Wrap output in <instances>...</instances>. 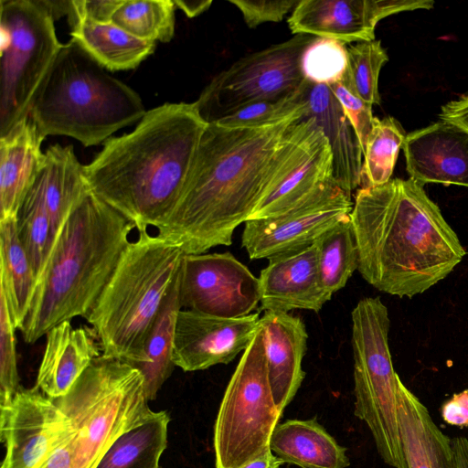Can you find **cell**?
<instances>
[{
	"label": "cell",
	"mask_w": 468,
	"mask_h": 468,
	"mask_svg": "<svg viewBox=\"0 0 468 468\" xmlns=\"http://www.w3.org/2000/svg\"><path fill=\"white\" fill-rule=\"evenodd\" d=\"M293 122L237 129L207 123L181 196L155 235L185 254L230 245L235 229L249 220L263 197Z\"/></svg>",
	"instance_id": "cell-1"
},
{
	"label": "cell",
	"mask_w": 468,
	"mask_h": 468,
	"mask_svg": "<svg viewBox=\"0 0 468 468\" xmlns=\"http://www.w3.org/2000/svg\"><path fill=\"white\" fill-rule=\"evenodd\" d=\"M350 218L359 273L399 298L426 292L466 254L438 205L411 178L358 189Z\"/></svg>",
	"instance_id": "cell-2"
},
{
	"label": "cell",
	"mask_w": 468,
	"mask_h": 468,
	"mask_svg": "<svg viewBox=\"0 0 468 468\" xmlns=\"http://www.w3.org/2000/svg\"><path fill=\"white\" fill-rule=\"evenodd\" d=\"M207 125L195 102L147 111L132 133L106 140L84 165L90 190L137 231L155 229L181 196Z\"/></svg>",
	"instance_id": "cell-3"
},
{
	"label": "cell",
	"mask_w": 468,
	"mask_h": 468,
	"mask_svg": "<svg viewBox=\"0 0 468 468\" xmlns=\"http://www.w3.org/2000/svg\"><path fill=\"white\" fill-rule=\"evenodd\" d=\"M135 226L90 190L58 229L19 329L33 344L58 324L86 318L111 279Z\"/></svg>",
	"instance_id": "cell-4"
},
{
	"label": "cell",
	"mask_w": 468,
	"mask_h": 468,
	"mask_svg": "<svg viewBox=\"0 0 468 468\" xmlns=\"http://www.w3.org/2000/svg\"><path fill=\"white\" fill-rule=\"evenodd\" d=\"M185 252L149 229L131 240L85 318L101 356L133 367L145 361L150 331L182 268Z\"/></svg>",
	"instance_id": "cell-5"
},
{
	"label": "cell",
	"mask_w": 468,
	"mask_h": 468,
	"mask_svg": "<svg viewBox=\"0 0 468 468\" xmlns=\"http://www.w3.org/2000/svg\"><path fill=\"white\" fill-rule=\"evenodd\" d=\"M145 112L137 92L70 39L62 44L39 85L29 118L44 138L65 135L92 146L140 121Z\"/></svg>",
	"instance_id": "cell-6"
},
{
	"label": "cell",
	"mask_w": 468,
	"mask_h": 468,
	"mask_svg": "<svg viewBox=\"0 0 468 468\" xmlns=\"http://www.w3.org/2000/svg\"><path fill=\"white\" fill-rule=\"evenodd\" d=\"M53 400L74 431L73 468H96L120 436L155 413L148 405L142 373L126 362L102 356L66 395Z\"/></svg>",
	"instance_id": "cell-7"
},
{
	"label": "cell",
	"mask_w": 468,
	"mask_h": 468,
	"mask_svg": "<svg viewBox=\"0 0 468 468\" xmlns=\"http://www.w3.org/2000/svg\"><path fill=\"white\" fill-rule=\"evenodd\" d=\"M354 414L368 427L381 459L407 468L398 420V390L388 346L390 320L379 297H365L353 309Z\"/></svg>",
	"instance_id": "cell-8"
},
{
	"label": "cell",
	"mask_w": 468,
	"mask_h": 468,
	"mask_svg": "<svg viewBox=\"0 0 468 468\" xmlns=\"http://www.w3.org/2000/svg\"><path fill=\"white\" fill-rule=\"evenodd\" d=\"M47 0H1L0 137L29 117L62 44Z\"/></svg>",
	"instance_id": "cell-9"
},
{
	"label": "cell",
	"mask_w": 468,
	"mask_h": 468,
	"mask_svg": "<svg viewBox=\"0 0 468 468\" xmlns=\"http://www.w3.org/2000/svg\"><path fill=\"white\" fill-rule=\"evenodd\" d=\"M273 399L259 325L243 352L221 400L214 425L216 468H243L271 451L282 415Z\"/></svg>",
	"instance_id": "cell-10"
},
{
	"label": "cell",
	"mask_w": 468,
	"mask_h": 468,
	"mask_svg": "<svg viewBox=\"0 0 468 468\" xmlns=\"http://www.w3.org/2000/svg\"><path fill=\"white\" fill-rule=\"evenodd\" d=\"M316 37L298 34L234 62L215 76L195 101L201 117L211 123L249 104L295 93L305 80L302 55Z\"/></svg>",
	"instance_id": "cell-11"
},
{
	"label": "cell",
	"mask_w": 468,
	"mask_h": 468,
	"mask_svg": "<svg viewBox=\"0 0 468 468\" xmlns=\"http://www.w3.org/2000/svg\"><path fill=\"white\" fill-rule=\"evenodd\" d=\"M333 154L314 119L294 121L284 135L275 173L250 219L278 216L332 179Z\"/></svg>",
	"instance_id": "cell-12"
},
{
	"label": "cell",
	"mask_w": 468,
	"mask_h": 468,
	"mask_svg": "<svg viewBox=\"0 0 468 468\" xmlns=\"http://www.w3.org/2000/svg\"><path fill=\"white\" fill-rule=\"evenodd\" d=\"M352 208L351 197L331 179L278 216L247 220L242 247L250 259L258 260L310 246Z\"/></svg>",
	"instance_id": "cell-13"
},
{
	"label": "cell",
	"mask_w": 468,
	"mask_h": 468,
	"mask_svg": "<svg viewBox=\"0 0 468 468\" xmlns=\"http://www.w3.org/2000/svg\"><path fill=\"white\" fill-rule=\"evenodd\" d=\"M180 299L183 309L224 318L243 317L260 303L259 278L228 251L186 254Z\"/></svg>",
	"instance_id": "cell-14"
},
{
	"label": "cell",
	"mask_w": 468,
	"mask_h": 468,
	"mask_svg": "<svg viewBox=\"0 0 468 468\" xmlns=\"http://www.w3.org/2000/svg\"><path fill=\"white\" fill-rule=\"evenodd\" d=\"M74 434L53 399L37 386L21 388L0 407V436L5 452L0 468H37Z\"/></svg>",
	"instance_id": "cell-15"
},
{
	"label": "cell",
	"mask_w": 468,
	"mask_h": 468,
	"mask_svg": "<svg viewBox=\"0 0 468 468\" xmlns=\"http://www.w3.org/2000/svg\"><path fill=\"white\" fill-rule=\"evenodd\" d=\"M432 0H300L288 18L292 33L346 44L375 39L377 24L404 11L431 9Z\"/></svg>",
	"instance_id": "cell-16"
},
{
	"label": "cell",
	"mask_w": 468,
	"mask_h": 468,
	"mask_svg": "<svg viewBox=\"0 0 468 468\" xmlns=\"http://www.w3.org/2000/svg\"><path fill=\"white\" fill-rule=\"evenodd\" d=\"M260 319L258 313L224 318L181 309L174 339L175 366L192 372L229 363L250 346Z\"/></svg>",
	"instance_id": "cell-17"
},
{
	"label": "cell",
	"mask_w": 468,
	"mask_h": 468,
	"mask_svg": "<svg viewBox=\"0 0 468 468\" xmlns=\"http://www.w3.org/2000/svg\"><path fill=\"white\" fill-rule=\"evenodd\" d=\"M410 178L424 186L468 187V133L440 120L407 133L402 145Z\"/></svg>",
	"instance_id": "cell-18"
},
{
	"label": "cell",
	"mask_w": 468,
	"mask_h": 468,
	"mask_svg": "<svg viewBox=\"0 0 468 468\" xmlns=\"http://www.w3.org/2000/svg\"><path fill=\"white\" fill-rule=\"evenodd\" d=\"M268 260L259 277L261 310L319 312L331 299L322 284L314 243Z\"/></svg>",
	"instance_id": "cell-19"
},
{
	"label": "cell",
	"mask_w": 468,
	"mask_h": 468,
	"mask_svg": "<svg viewBox=\"0 0 468 468\" xmlns=\"http://www.w3.org/2000/svg\"><path fill=\"white\" fill-rule=\"evenodd\" d=\"M260 325L270 386L277 407L283 411L305 376L302 362L308 338L306 328L300 317L277 311H265Z\"/></svg>",
	"instance_id": "cell-20"
},
{
	"label": "cell",
	"mask_w": 468,
	"mask_h": 468,
	"mask_svg": "<svg viewBox=\"0 0 468 468\" xmlns=\"http://www.w3.org/2000/svg\"><path fill=\"white\" fill-rule=\"evenodd\" d=\"M65 321L46 335L37 387L48 398L66 395L94 359L101 356L94 330Z\"/></svg>",
	"instance_id": "cell-21"
},
{
	"label": "cell",
	"mask_w": 468,
	"mask_h": 468,
	"mask_svg": "<svg viewBox=\"0 0 468 468\" xmlns=\"http://www.w3.org/2000/svg\"><path fill=\"white\" fill-rule=\"evenodd\" d=\"M307 110L327 138L333 154L332 179L348 195L363 180V151L354 128L330 88L308 81Z\"/></svg>",
	"instance_id": "cell-22"
},
{
	"label": "cell",
	"mask_w": 468,
	"mask_h": 468,
	"mask_svg": "<svg viewBox=\"0 0 468 468\" xmlns=\"http://www.w3.org/2000/svg\"><path fill=\"white\" fill-rule=\"evenodd\" d=\"M44 139L29 117L0 137V220L17 217L43 164Z\"/></svg>",
	"instance_id": "cell-23"
},
{
	"label": "cell",
	"mask_w": 468,
	"mask_h": 468,
	"mask_svg": "<svg viewBox=\"0 0 468 468\" xmlns=\"http://www.w3.org/2000/svg\"><path fill=\"white\" fill-rule=\"evenodd\" d=\"M397 399L400 441L407 468H453L452 441L402 381Z\"/></svg>",
	"instance_id": "cell-24"
},
{
	"label": "cell",
	"mask_w": 468,
	"mask_h": 468,
	"mask_svg": "<svg viewBox=\"0 0 468 468\" xmlns=\"http://www.w3.org/2000/svg\"><path fill=\"white\" fill-rule=\"evenodd\" d=\"M270 448L283 463L300 468H346L350 465L347 449L340 445L315 418L278 423Z\"/></svg>",
	"instance_id": "cell-25"
},
{
	"label": "cell",
	"mask_w": 468,
	"mask_h": 468,
	"mask_svg": "<svg viewBox=\"0 0 468 468\" xmlns=\"http://www.w3.org/2000/svg\"><path fill=\"white\" fill-rule=\"evenodd\" d=\"M71 39L112 71L138 67L155 48V42L135 37L112 22L97 23L69 13Z\"/></svg>",
	"instance_id": "cell-26"
},
{
	"label": "cell",
	"mask_w": 468,
	"mask_h": 468,
	"mask_svg": "<svg viewBox=\"0 0 468 468\" xmlns=\"http://www.w3.org/2000/svg\"><path fill=\"white\" fill-rule=\"evenodd\" d=\"M37 276L20 240L16 217L0 220V292L12 321L20 329L28 314Z\"/></svg>",
	"instance_id": "cell-27"
},
{
	"label": "cell",
	"mask_w": 468,
	"mask_h": 468,
	"mask_svg": "<svg viewBox=\"0 0 468 468\" xmlns=\"http://www.w3.org/2000/svg\"><path fill=\"white\" fill-rule=\"evenodd\" d=\"M182 270V268H181ZM181 271L153 324L145 345V361L136 365L144 379L148 400L156 398L171 376L176 321L182 304L180 299Z\"/></svg>",
	"instance_id": "cell-28"
},
{
	"label": "cell",
	"mask_w": 468,
	"mask_h": 468,
	"mask_svg": "<svg viewBox=\"0 0 468 468\" xmlns=\"http://www.w3.org/2000/svg\"><path fill=\"white\" fill-rule=\"evenodd\" d=\"M169 421L166 411H156L149 420L120 436L96 468H159L167 447Z\"/></svg>",
	"instance_id": "cell-29"
},
{
	"label": "cell",
	"mask_w": 468,
	"mask_h": 468,
	"mask_svg": "<svg viewBox=\"0 0 468 468\" xmlns=\"http://www.w3.org/2000/svg\"><path fill=\"white\" fill-rule=\"evenodd\" d=\"M314 245L322 284L331 298L358 269V250L350 214L325 230Z\"/></svg>",
	"instance_id": "cell-30"
},
{
	"label": "cell",
	"mask_w": 468,
	"mask_h": 468,
	"mask_svg": "<svg viewBox=\"0 0 468 468\" xmlns=\"http://www.w3.org/2000/svg\"><path fill=\"white\" fill-rule=\"evenodd\" d=\"M173 0H123L112 22L135 37L169 42L175 34Z\"/></svg>",
	"instance_id": "cell-31"
},
{
	"label": "cell",
	"mask_w": 468,
	"mask_h": 468,
	"mask_svg": "<svg viewBox=\"0 0 468 468\" xmlns=\"http://www.w3.org/2000/svg\"><path fill=\"white\" fill-rule=\"evenodd\" d=\"M406 132L394 117H374L373 127L363 154L366 186L384 185L391 179Z\"/></svg>",
	"instance_id": "cell-32"
},
{
	"label": "cell",
	"mask_w": 468,
	"mask_h": 468,
	"mask_svg": "<svg viewBox=\"0 0 468 468\" xmlns=\"http://www.w3.org/2000/svg\"><path fill=\"white\" fill-rule=\"evenodd\" d=\"M16 218L20 240L37 281L54 243L56 232L40 194L33 185L20 205Z\"/></svg>",
	"instance_id": "cell-33"
},
{
	"label": "cell",
	"mask_w": 468,
	"mask_h": 468,
	"mask_svg": "<svg viewBox=\"0 0 468 468\" xmlns=\"http://www.w3.org/2000/svg\"><path fill=\"white\" fill-rule=\"evenodd\" d=\"M347 64L341 82L369 104H379L378 77L388 56L379 40L347 45Z\"/></svg>",
	"instance_id": "cell-34"
},
{
	"label": "cell",
	"mask_w": 468,
	"mask_h": 468,
	"mask_svg": "<svg viewBox=\"0 0 468 468\" xmlns=\"http://www.w3.org/2000/svg\"><path fill=\"white\" fill-rule=\"evenodd\" d=\"M308 80L292 95L270 101H260L244 106L214 122L226 128H264L296 121L307 110L306 89Z\"/></svg>",
	"instance_id": "cell-35"
},
{
	"label": "cell",
	"mask_w": 468,
	"mask_h": 468,
	"mask_svg": "<svg viewBox=\"0 0 468 468\" xmlns=\"http://www.w3.org/2000/svg\"><path fill=\"white\" fill-rule=\"evenodd\" d=\"M347 64L346 43L316 37L304 49L301 58L303 78L313 84L330 86L341 81Z\"/></svg>",
	"instance_id": "cell-36"
},
{
	"label": "cell",
	"mask_w": 468,
	"mask_h": 468,
	"mask_svg": "<svg viewBox=\"0 0 468 468\" xmlns=\"http://www.w3.org/2000/svg\"><path fill=\"white\" fill-rule=\"evenodd\" d=\"M16 330L5 295L0 292V407L11 403L22 388L17 370Z\"/></svg>",
	"instance_id": "cell-37"
},
{
	"label": "cell",
	"mask_w": 468,
	"mask_h": 468,
	"mask_svg": "<svg viewBox=\"0 0 468 468\" xmlns=\"http://www.w3.org/2000/svg\"><path fill=\"white\" fill-rule=\"evenodd\" d=\"M340 102L346 116L354 128L364 154L373 127L372 105L352 93L341 81L328 86Z\"/></svg>",
	"instance_id": "cell-38"
},
{
	"label": "cell",
	"mask_w": 468,
	"mask_h": 468,
	"mask_svg": "<svg viewBox=\"0 0 468 468\" xmlns=\"http://www.w3.org/2000/svg\"><path fill=\"white\" fill-rule=\"evenodd\" d=\"M300 0H229L242 14L246 25L255 28L266 22H280Z\"/></svg>",
	"instance_id": "cell-39"
},
{
	"label": "cell",
	"mask_w": 468,
	"mask_h": 468,
	"mask_svg": "<svg viewBox=\"0 0 468 468\" xmlns=\"http://www.w3.org/2000/svg\"><path fill=\"white\" fill-rule=\"evenodd\" d=\"M122 3L123 0H71L69 13L97 23H110Z\"/></svg>",
	"instance_id": "cell-40"
},
{
	"label": "cell",
	"mask_w": 468,
	"mask_h": 468,
	"mask_svg": "<svg viewBox=\"0 0 468 468\" xmlns=\"http://www.w3.org/2000/svg\"><path fill=\"white\" fill-rule=\"evenodd\" d=\"M445 422L458 427H468V389L455 393L441 406Z\"/></svg>",
	"instance_id": "cell-41"
},
{
	"label": "cell",
	"mask_w": 468,
	"mask_h": 468,
	"mask_svg": "<svg viewBox=\"0 0 468 468\" xmlns=\"http://www.w3.org/2000/svg\"><path fill=\"white\" fill-rule=\"evenodd\" d=\"M439 117L468 133V94L442 105Z\"/></svg>",
	"instance_id": "cell-42"
},
{
	"label": "cell",
	"mask_w": 468,
	"mask_h": 468,
	"mask_svg": "<svg viewBox=\"0 0 468 468\" xmlns=\"http://www.w3.org/2000/svg\"><path fill=\"white\" fill-rule=\"evenodd\" d=\"M453 468H468V439L456 437L452 440Z\"/></svg>",
	"instance_id": "cell-43"
},
{
	"label": "cell",
	"mask_w": 468,
	"mask_h": 468,
	"mask_svg": "<svg viewBox=\"0 0 468 468\" xmlns=\"http://www.w3.org/2000/svg\"><path fill=\"white\" fill-rule=\"evenodd\" d=\"M176 8L181 9L188 17H195L206 10H207L212 4L211 0H173Z\"/></svg>",
	"instance_id": "cell-44"
},
{
	"label": "cell",
	"mask_w": 468,
	"mask_h": 468,
	"mask_svg": "<svg viewBox=\"0 0 468 468\" xmlns=\"http://www.w3.org/2000/svg\"><path fill=\"white\" fill-rule=\"evenodd\" d=\"M282 463V461L270 451L261 458L247 464L243 468H280Z\"/></svg>",
	"instance_id": "cell-45"
}]
</instances>
